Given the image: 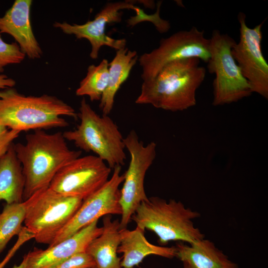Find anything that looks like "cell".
I'll list each match as a JSON object with an SVG mask.
<instances>
[{"mask_svg":"<svg viewBox=\"0 0 268 268\" xmlns=\"http://www.w3.org/2000/svg\"><path fill=\"white\" fill-rule=\"evenodd\" d=\"M25 142L14 144L25 178L23 201L48 188L57 172L80 156L81 150L69 148L63 133L49 134L37 130L28 134Z\"/></svg>","mask_w":268,"mask_h":268,"instance_id":"obj_1","label":"cell"},{"mask_svg":"<svg viewBox=\"0 0 268 268\" xmlns=\"http://www.w3.org/2000/svg\"><path fill=\"white\" fill-rule=\"evenodd\" d=\"M200 61L192 58L168 64L155 77L143 81L135 103L172 112L195 106L196 91L206 74V69L200 65Z\"/></svg>","mask_w":268,"mask_h":268,"instance_id":"obj_2","label":"cell"},{"mask_svg":"<svg viewBox=\"0 0 268 268\" xmlns=\"http://www.w3.org/2000/svg\"><path fill=\"white\" fill-rule=\"evenodd\" d=\"M78 118L75 110L57 97L25 96L13 87L0 90V126L19 131L65 128L63 118Z\"/></svg>","mask_w":268,"mask_h":268,"instance_id":"obj_3","label":"cell"},{"mask_svg":"<svg viewBox=\"0 0 268 268\" xmlns=\"http://www.w3.org/2000/svg\"><path fill=\"white\" fill-rule=\"evenodd\" d=\"M200 217V212L180 201L152 197L140 203L131 220L143 231L154 233L160 246H166L170 241L191 244L204 238L194 224V220Z\"/></svg>","mask_w":268,"mask_h":268,"instance_id":"obj_4","label":"cell"},{"mask_svg":"<svg viewBox=\"0 0 268 268\" xmlns=\"http://www.w3.org/2000/svg\"><path fill=\"white\" fill-rule=\"evenodd\" d=\"M76 128L63 133L66 140L79 149L92 152L112 169L125 164L126 155L124 138L118 127L108 116L93 110L85 98L80 102Z\"/></svg>","mask_w":268,"mask_h":268,"instance_id":"obj_5","label":"cell"},{"mask_svg":"<svg viewBox=\"0 0 268 268\" xmlns=\"http://www.w3.org/2000/svg\"><path fill=\"white\" fill-rule=\"evenodd\" d=\"M25 227L35 241L50 245L75 214L83 200L59 194L49 187L23 201Z\"/></svg>","mask_w":268,"mask_h":268,"instance_id":"obj_6","label":"cell"},{"mask_svg":"<svg viewBox=\"0 0 268 268\" xmlns=\"http://www.w3.org/2000/svg\"><path fill=\"white\" fill-rule=\"evenodd\" d=\"M209 40L207 68L210 74L215 75L212 105L228 104L250 96L253 93L251 87L232 55L235 41L218 30L212 31Z\"/></svg>","mask_w":268,"mask_h":268,"instance_id":"obj_7","label":"cell"},{"mask_svg":"<svg viewBox=\"0 0 268 268\" xmlns=\"http://www.w3.org/2000/svg\"><path fill=\"white\" fill-rule=\"evenodd\" d=\"M124 142L130 153V161L124 173L123 187L120 190V230L127 228L137 208L148 199L144 188V178L156 155V143L151 141L145 145L134 130L124 137Z\"/></svg>","mask_w":268,"mask_h":268,"instance_id":"obj_8","label":"cell"},{"mask_svg":"<svg viewBox=\"0 0 268 268\" xmlns=\"http://www.w3.org/2000/svg\"><path fill=\"white\" fill-rule=\"evenodd\" d=\"M209 44L204 31L195 26L162 38L157 48L143 54L138 59L142 69V79L145 81L154 78L165 66L175 61L196 58L207 63L210 57Z\"/></svg>","mask_w":268,"mask_h":268,"instance_id":"obj_9","label":"cell"},{"mask_svg":"<svg viewBox=\"0 0 268 268\" xmlns=\"http://www.w3.org/2000/svg\"><path fill=\"white\" fill-rule=\"evenodd\" d=\"M111 171L96 155L80 156L62 168L49 188L63 195L84 200L108 181Z\"/></svg>","mask_w":268,"mask_h":268,"instance_id":"obj_10","label":"cell"},{"mask_svg":"<svg viewBox=\"0 0 268 268\" xmlns=\"http://www.w3.org/2000/svg\"><path fill=\"white\" fill-rule=\"evenodd\" d=\"M240 24V39L235 43L231 53L252 92L268 99V64L261 47L262 26L266 20L254 28L246 24V16L240 12L237 16Z\"/></svg>","mask_w":268,"mask_h":268,"instance_id":"obj_11","label":"cell"},{"mask_svg":"<svg viewBox=\"0 0 268 268\" xmlns=\"http://www.w3.org/2000/svg\"><path fill=\"white\" fill-rule=\"evenodd\" d=\"M121 166L114 168L110 178L101 188L83 200L73 217L49 246L67 239L102 216L121 215L119 187L124 181V174H121Z\"/></svg>","mask_w":268,"mask_h":268,"instance_id":"obj_12","label":"cell"},{"mask_svg":"<svg viewBox=\"0 0 268 268\" xmlns=\"http://www.w3.org/2000/svg\"><path fill=\"white\" fill-rule=\"evenodd\" d=\"M135 1L126 0L107 2L96 14L94 19L83 24H70L66 22H55L54 27L60 29L64 33L74 35L77 39H86L91 46L90 57L96 59L101 47L108 46L116 51L126 46L125 39H114L106 34V28L109 23L120 22L122 19L121 10H134Z\"/></svg>","mask_w":268,"mask_h":268,"instance_id":"obj_13","label":"cell"},{"mask_svg":"<svg viewBox=\"0 0 268 268\" xmlns=\"http://www.w3.org/2000/svg\"><path fill=\"white\" fill-rule=\"evenodd\" d=\"M98 221L45 250L34 248L26 254V268H53L72 256L86 252L91 242L102 232V227L98 226Z\"/></svg>","mask_w":268,"mask_h":268,"instance_id":"obj_14","label":"cell"},{"mask_svg":"<svg viewBox=\"0 0 268 268\" xmlns=\"http://www.w3.org/2000/svg\"><path fill=\"white\" fill-rule=\"evenodd\" d=\"M31 0H16L4 15L0 17V32L11 35L21 51L29 59L40 58L43 54L33 32L30 21Z\"/></svg>","mask_w":268,"mask_h":268,"instance_id":"obj_15","label":"cell"},{"mask_svg":"<svg viewBox=\"0 0 268 268\" xmlns=\"http://www.w3.org/2000/svg\"><path fill=\"white\" fill-rule=\"evenodd\" d=\"M144 231L136 226L134 230H120V243L117 252L122 254L121 265L122 268H134L144 258L155 255L167 259L176 257L175 246L167 247L150 243L144 236Z\"/></svg>","mask_w":268,"mask_h":268,"instance_id":"obj_16","label":"cell"},{"mask_svg":"<svg viewBox=\"0 0 268 268\" xmlns=\"http://www.w3.org/2000/svg\"><path fill=\"white\" fill-rule=\"evenodd\" d=\"M176 257L183 268H238L211 241L203 238L191 244L178 242Z\"/></svg>","mask_w":268,"mask_h":268,"instance_id":"obj_17","label":"cell"},{"mask_svg":"<svg viewBox=\"0 0 268 268\" xmlns=\"http://www.w3.org/2000/svg\"><path fill=\"white\" fill-rule=\"evenodd\" d=\"M102 231L88 246L86 252L93 259L96 268H122L118 256L120 243V221L111 215L103 216Z\"/></svg>","mask_w":268,"mask_h":268,"instance_id":"obj_18","label":"cell"},{"mask_svg":"<svg viewBox=\"0 0 268 268\" xmlns=\"http://www.w3.org/2000/svg\"><path fill=\"white\" fill-rule=\"evenodd\" d=\"M138 59L137 52L127 47L116 51L115 57L109 63L108 83L100 100L99 106L103 115H109L111 112L115 95L128 79Z\"/></svg>","mask_w":268,"mask_h":268,"instance_id":"obj_19","label":"cell"},{"mask_svg":"<svg viewBox=\"0 0 268 268\" xmlns=\"http://www.w3.org/2000/svg\"><path fill=\"white\" fill-rule=\"evenodd\" d=\"M14 144L0 158V201L6 204L23 201L25 178Z\"/></svg>","mask_w":268,"mask_h":268,"instance_id":"obj_20","label":"cell"},{"mask_svg":"<svg viewBox=\"0 0 268 268\" xmlns=\"http://www.w3.org/2000/svg\"><path fill=\"white\" fill-rule=\"evenodd\" d=\"M108 77L109 62L107 59L102 60L97 66H89L86 75L76 90V95L87 96L91 101H100L107 86Z\"/></svg>","mask_w":268,"mask_h":268,"instance_id":"obj_21","label":"cell"},{"mask_svg":"<svg viewBox=\"0 0 268 268\" xmlns=\"http://www.w3.org/2000/svg\"><path fill=\"white\" fill-rule=\"evenodd\" d=\"M25 214L24 201L4 206L0 213V255L11 238L20 233Z\"/></svg>","mask_w":268,"mask_h":268,"instance_id":"obj_22","label":"cell"},{"mask_svg":"<svg viewBox=\"0 0 268 268\" xmlns=\"http://www.w3.org/2000/svg\"><path fill=\"white\" fill-rule=\"evenodd\" d=\"M162 3V1L157 2L156 12L151 14L145 13L139 7L135 5L134 10L136 14L135 16L130 17L127 20L128 25L133 27L140 22L148 21L154 25L160 33L168 32L171 27L170 23L169 21L162 19L160 15Z\"/></svg>","mask_w":268,"mask_h":268,"instance_id":"obj_23","label":"cell"},{"mask_svg":"<svg viewBox=\"0 0 268 268\" xmlns=\"http://www.w3.org/2000/svg\"><path fill=\"white\" fill-rule=\"evenodd\" d=\"M0 34V74L3 72L5 67L19 64L25 57L16 42L6 43L2 39Z\"/></svg>","mask_w":268,"mask_h":268,"instance_id":"obj_24","label":"cell"},{"mask_svg":"<svg viewBox=\"0 0 268 268\" xmlns=\"http://www.w3.org/2000/svg\"><path fill=\"white\" fill-rule=\"evenodd\" d=\"M95 267L92 257L86 252L77 254L53 268H91Z\"/></svg>","mask_w":268,"mask_h":268,"instance_id":"obj_25","label":"cell"},{"mask_svg":"<svg viewBox=\"0 0 268 268\" xmlns=\"http://www.w3.org/2000/svg\"><path fill=\"white\" fill-rule=\"evenodd\" d=\"M19 131L0 126V158L7 151L13 141L19 136Z\"/></svg>","mask_w":268,"mask_h":268,"instance_id":"obj_26","label":"cell"},{"mask_svg":"<svg viewBox=\"0 0 268 268\" xmlns=\"http://www.w3.org/2000/svg\"><path fill=\"white\" fill-rule=\"evenodd\" d=\"M15 83V81L12 78H9L3 74H0V90L13 87Z\"/></svg>","mask_w":268,"mask_h":268,"instance_id":"obj_27","label":"cell"},{"mask_svg":"<svg viewBox=\"0 0 268 268\" xmlns=\"http://www.w3.org/2000/svg\"><path fill=\"white\" fill-rule=\"evenodd\" d=\"M26 263L27 257L26 255H25L21 263L18 265H14L12 268H26Z\"/></svg>","mask_w":268,"mask_h":268,"instance_id":"obj_28","label":"cell"},{"mask_svg":"<svg viewBox=\"0 0 268 268\" xmlns=\"http://www.w3.org/2000/svg\"><path fill=\"white\" fill-rule=\"evenodd\" d=\"M7 263V261L4 259L0 263V268H3L4 266Z\"/></svg>","mask_w":268,"mask_h":268,"instance_id":"obj_29","label":"cell"},{"mask_svg":"<svg viewBox=\"0 0 268 268\" xmlns=\"http://www.w3.org/2000/svg\"><path fill=\"white\" fill-rule=\"evenodd\" d=\"M96 268V267H93V268Z\"/></svg>","mask_w":268,"mask_h":268,"instance_id":"obj_30","label":"cell"}]
</instances>
